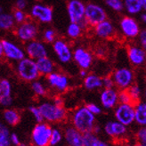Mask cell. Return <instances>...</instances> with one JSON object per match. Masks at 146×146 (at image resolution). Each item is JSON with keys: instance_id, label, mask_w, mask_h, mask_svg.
<instances>
[{"instance_id": "obj_52", "label": "cell", "mask_w": 146, "mask_h": 146, "mask_svg": "<svg viewBox=\"0 0 146 146\" xmlns=\"http://www.w3.org/2000/svg\"><path fill=\"white\" fill-rule=\"evenodd\" d=\"M123 146H135V145H133V144H130V143H127V144H124Z\"/></svg>"}, {"instance_id": "obj_32", "label": "cell", "mask_w": 146, "mask_h": 146, "mask_svg": "<svg viewBox=\"0 0 146 146\" xmlns=\"http://www.w3.org/2000/svg\"><path fill=\"white\" fill-rule=\"evenodd\" d=\"M31 89L34 94L38 96H45L46 94V88L40 80H34L31 82Z\"/></svg>"}, {"instance_id": "obj_37", "label": "cell", "mask_w": 146, "mask_h": 146, "mask_svg": "<svg viewBox=\"0 0 146 146\" xmlns=\"http://www.w3.org/2000/svg\"><path fill=\"white\" fill-rule=\"evenodd\" d=\"M62 137H64V135L62 133L61 130H59L58 128H53V132L50 140V145L55 146L58 143H60L62 140Z\"/></svg>"}, {"instance_id": "obj_16", "label": "cell", "mask_w": 146, "mask_h": 146, "mask_svg": "<svg viewBox=\"0 0 146 146\" xmlns=\"http://www.w3.org/2000/svg\"><path fill=\"white\" fill-rule=\"evenodd\" d=\"M24 50L26 56L31 58L35 61L38 60L39 58L48 56V49L46 44L43 41L38 40L36 38L26 43Z\"/></svg>"}, {"instance_id": "obj_34", "label": "cell", "mask_w": 146, "mask_h": 146, "mask_svg": "<svg viewBox=\"0 0 146 146\" xmlns=\"http://www.w3.org/2000/svg\"><path fill=\"white\" fill-rule=\"evenodd\" d=\"M127 91L130 94L131 97H132V100L134 102V104H135L137 103H139L141 96H142V89H141V87L138 85H136V84H133L127 89Z\"/></svg>"}, {"instance_id": "obj_33", "label": "cell", "mask_w": 146, "mask_h": 146, "mask_svg": "<svg viewBox=\"0 0 146 146\" xmlns=\"http://www.w3.org/2000/svg\"><path fill=\"white\" fill-rule=\"evenodd\" d=\"M105 4L110 9L116 13H121L125 10L123 0H105Z\"/></svg>"}, {"instance_id": "obj_38", "label": "cell", "mask_w": 146, "mask_h": 146, "mask_svg": "<svg viewBox=\"0 0 146 146\" xmlns=\"http://www.w3.org/2000/svg\"><path fill=\"white\" fill-rule=\"evenodd\" d=\"M119 104H135L127 89L120 90L119 92Z\"/></svg>"}, {"instance_id": "obj_4", "label": "cell", "mask_w": 146, "mask_h": 146, "mask_svg": "<svg viewBox=\"0 0 146 146\" xmlns=\"http://www.w3.org/2000/svg\"><path fill=\"white\" fill-rule=\"evenodd\" d=\"M13 31L16 38L21 42L26 44L36 38L39 33V27L36 21L31 18L23 23L17 24Z\"/></svg>"}, {"instance_id": "obj_41", "label": "cell", "mask_w": 146, "mask_h": 146, "mask_svg": "<svg viewBox=\"0 0 146 146\" xmlns=\"http://www.w3.org/2000/svg\"><path fill=\"white\" fill-rule=\"evenodd\" d=\"M103 85L104 88H112V87L115 86V83L112 76L108 75V76H104L103 78Z\"/></svg>"}, {"instance_id": "obj_19", "label": "cell", "mask_w": 146, "mask_h": 146, "mask_svg": "<svg viewBox=\"0 0 146 146\" xmlns=\"http://www.w3.org/2000/svg\"><path fill=\"white\" fill-rule=\"evenodd\" d=\"M94 33L98 38L110 39L114 36L116 30L114 24L107 19L94 27Z\"/></svg>"}, {"instance_id": "obj_5", "label": "cell", "mask_w": 146, "mask_h": 146, "mask_svg": "<svg viewBox=\"0 0 146 146\" xmlns=\"http://www.w3.org/2000/svg\"><path fill=\"white\" fill-rule=\"evenodd\" d=\"M0 55L9 62H17L26 57V53L16 43L5 38L0 41Z\"/></svg>"}, {"instance_id": "obj_39", "label": "cell", "mask_w": 146, "mask_h": 146, "mask_svg": "<svg viewBox=\"0 0 146 146\" xmlns=\"http://www.w3.org/2000/svg\"><path fill=\"white\" fill-rule=\"evenodd\" d=\"M136 140L144 146H146V126L141 127L136 132Z\"/></svg>"}, {"instance_id": "obj_54", "label": "cell", "mask_w": 146, "mask_h": 146, "mask_svg": "<svg viewBox=\"0 0 146 146\" xmlns=\"http://www.w3.org/2000/svg\"><path fill=\"white\" fill-rule=\"evenodd\" d=\"M144 97H145V99H146V88H145V90H144Z\"/></svg>"}, {"instance_id": "obj_1", "label": "cell", "mask_w": 146, "mask_h": 146, "mask_svg": "<svg viewBox=\"0 0 146 146\" xmlns=\"http://www.w3.org/2000/svg\"><path fill=\"white\" fill-rule=\"evenodd\" d=\"M71 123L73 127L83 134L93 132L96 126V115L93 114L86 106L78 107L71 115Z\"/></svg>"}, {"instance_id": "obj_11", "label": "cell", "mask_w": 146, "mask_h": 146, "mask_svg": "<svg viewBox=\"0 0 146 146\" xmlns=\"http://www.w3.org/2000/svg\"><path fill=\"white\" fill-rule=\"evenodd\" d=\"M114 116L116 120L124 124L125 126H131L135 122V109L133 104H119L115 107Z\"/></svg>"}, {"instance_id": "obj_9", "label": "cell", "mask_w": 146, "mask_h": 146, "mask_svg": "<svg viewBox=\"0 0 146 146\" xmlns=\"http://www.w3.org/2000/svg\"><path fill=\"white\" fill-rule=\"evenodd\" d=\"M115 86L119 90L128 89L134 84L135 75L133 70L127 67H120L116 69L111 74Z\"/></svg>"}, {"instance_id": "obj_8", "label": "cell", "mask_w": 146, "mask_h": 146, "mask_svg": "<svg viewBox=\"0 0 146 146\" xmlns=\"http://www.w3.org/2000/svg\"><path fill=\"white\" fill-rule=\"evenodd\" d=\"M30 17L40 23L48 24L54 19V10L51 6L42 4H34L30 10Z\"/></svg>"}, {"instance_id": "obj_46", "label": "cell", "mask_w": 146, "mask_h": 146, "mask_svg": "<svg viewBox=\"0 0 146 146\" xmlns=\"http://www.w3.org/2000/svg\"><path fill=\"white\" fill-rule=\"evenodd\" d=\"M11 143L15 146H18L21 143L20 138L16 134H11Z\"/></svg>"}, {"instance_id": "obj_10", "label": "cell", "mask_w": 146, "mask_h": 146, "mask_svg": "<svg viewBox=\"0 0 146 146\" xmlns=\"http://www.w3.org/2000/svg\"><path fill=\"white\" fill-rule=\"evenodd\" d=\"M119 31L124 38L127 39L137 38L141 32L139 23L131 15L123 16L119 20Z\"/></svg>"}, {"instance_id": "obj_48", "label": "cell", "mask_w": 146, "mask_h": 146, "mask_svg": "<svg viewBox=\"0 0 146 146\" xmlns=\"http://www.w3.org/2000/svg\"><path fill=\"white\" fill-rule=\"evenodd\" d=\"M87 75H88V73H87V70H79V76L85 78Z\"/></svg>"}, {"instance_id": "obj_45", "label": "cell", "mask_w": 146, "mask_h": 146, "mask_svg": "<svg viewBox=\"0 0 146 146\" xmlns=\"http://www.w3.org/2000/svg\"><path fill=\"white\" fill-rule=\"evenodd\" d=\"M28 6V1L27 0H16L15 4H14V8L25 10Z\"/></svg>"}, {"instance_id": "obj_13", "label": "cell", "mask_w": 146, "mask_h": 146, "mask_svg": "<svg viewBox=\"0 0 146 146\" xmlns=\"http://www.w3.org/2000/svg\"><path fill=\"white\" fill-rule=\"evenodd\" d=\"M85 13L86 5L81 0H70L68 2L67 13L70 23L86 24L85 21Z\"/></svg>"}, {"instance_id": "obj_17", "label": "cell", "mask_w": 146, "mask_h": 146, "mask_svg": "<svg viewBox=\"0 0 146 146\" xmlns=\"http://www.w3.org/2000/svg\"><path fill=\"white\" fill-rule=\"evenodd\" d=\"M127 56L135 67H140L146 62V51L140 45H129L127 47Z\"/></svg>"}, {"instance_id": "obj_14", "label": "cell", "mask_w": 146, "mask_h": 146, "mask_svg": "<svg viewBox=\"0 0 146 146\" xmlns=\"http://www.w3.org/2000/svg\"><path fill=\"white\" fill-rule=\"evenodd\" d=\"M46 82L51 88L59 93L65 92L70 86V78L68 76L57 70L46 76Z\"/></svg>"}, {"instance_id": "obj_7", "label": "cell", "mask_w": 146, "mask_h": 146, "mask_svg": "<svg viewBox=\"0 0 146 146\" xmlns=\"http://www.w3.org/2000/svg\"><path fill=\"white\" fill-rule=\"evenodd\" d=\"M105 20H107V13L103 6L96 3L86 5L85 21L87 25L94 28Z\"/></svg>"}, {"instance_id": "obj_3", "label": "cell", "mask_w": 146, "mask_h": 146, "mask_svg": "<svg viewBox=\"0 0 146 146\" xmlns=\"http://www.w3.org/2000/svg\"><path fill=\"white\" fill-rule=\"evenodd\" d=\"M44 120L50 123L60 122L66 119L67 111L63 105H57L54 102H44L39 106Z\"/></svg>"}, {"instance_id": "obj_21", "label": "cell", "mask_w": 146, "mask_h": 146, "mask_svg": "<svg viewBox=\"0 0 146 146\" xmlns=\"http://www.w3.org/2000/svg\"><path fill=\"white\" fill-rule=\"evenodd\" d=\"M64 139L69 146H85L84 134L74 127H68L64 130Z\"/></svg>"}, {"instance_id": "obj_26", "label": "cell", "mask_w": 146, "mask_h": 146, "mask_svg": "<svg viewBox=\"0 0 146 146\" xmlns=\"http://www.w3.org/2000/svg\"><path fill=\"white\" fill-rule=\"evenodd\" d=\"M125 11L130 15H136L143 11L142 0H123Z\"/></svg>"}, {"instance_id": "obj_27", "label": "cell", "mask_w": 146, "mask_h": 146, "mask_svg": "<svg viewBox=\"0 0 146 146\" xmlns=\"http://www.w3.org/2000/svg\"><path fill=\"white\" fill-rule=\"evenodd\" d=\"M135 122L141 127L146 126V102H139L135 104Z\"/></svg>"}, {"instance_id": "obj_24", "label": "cell", "mask_w": 146, "mask_h": 146, "mask_svg": "<svg viewBox=\"0 0 146 146\" xmlns=\"http://www.w3.org/2000/svg\"><path fill=\"white\" fill-rule=\"evenodd\" d=\"M15 20L13 18V13H1L0 14V29L5 31H13L16 27Z\"/></svg>"}, {"instance_id": "obj_51", "label": "cell", "mask_w": 146, "mask_h": 146, "mask_svg": "<svg viewBox=\"0 0 146 146\" xmlns=\"http://www.w3.org/2000/svg\"><path fill=\"white\" fill-rule=\"evenodd\" d=\"M135 146H144V145H143V144H141L139 143H137L136 144H135Z\"/></svg>"}, {"instance_id": "obj_15", "label": "cell", "mask_w": 146, "mask_h": 146, "mask_svg": "<svg viewBox=\"0 0 146 146\" xmlns=\"http://www.w3.org/2000/svg\"><path fill=\"white\" fill-rule=\"evenodd\" d=\"M73 61L80 70H89L94 62V56L88 49L78 46L73 50Z\"/></svg>"}, {"instance_id": "obj_36", "label": "cell", "mask_w": 146, "mask_h": 146, "mask_svg": "<svg viewBox=\"0 0 146 146\" xmlns=\"http://www.w3.org/2000/svg\"><path fill=\"white\" fill-rule=\"evenodd\" d=\"M12 13H13V15L14 20H15L16 24L23 23H24V21H26L28 19H30V18H29V16H28V14L26 13V12L24 10L14 8L13 10Z\"/></svg>"}, {"instance_id": "obj_6", "label": "cell", "mask_w": 146, "mask_h": 146, "mask_svg": "<svg viewBox=\"0 0 146 146\" xmlns=\"http://www.w3.org/2000/svg\"><path fill=\"white\" fill-rule=\"evenodd\" d=\"M53 128L47 123L38 122L31 132L32 146H49Z\"/></svg>"}, {"instance_id": "obj_2", "label": "cell", "mask_w": 146, "mask_h": 146, "mask_svg": "<svg viewBox=\"0 0 146 146\" xmlns=\"http://www.w3.org/2000/svg\"><path fill=\"white\" fill-rule=\"evenodd\" d=\"M15 72L21 80L31 83L40 76L36 61L28 56L15 62Z\"/></svg>"}, {"instance_id": "obj_47", "label": "cell", "mask_w": 146, "mask_h": 146, "mask_svg": "<svg viewBox=\"0 0 146 146\" xmlns=\"http://www.w3.org/2000/svg\"><path fill=\"white\" fill-rule=\"evenodd\" d=\"M53 102L55 104H57V105H63V101H62V99L61 98V97H59V96H56V97H54V99H53Z\"/></svg>"}, {"instance_id": "obj_31", "label": "cell", "mask_w": 146, "mask_h": 146, "mask_svg": "<svg viewBox=\"0 0 146 146\" xmlns=\"http://www.w3.org/2000/svg\"><path fill=\"white\" fill-rule=\"evenodd\" d=\"M12 96V83L9 79L2 78L0 80V97Z\"/></svg>"}, {"instance_id": "obj_49", "label": "cell", "mask_w": 146, "mask_h": 146, "mask_svg": "<svg viewBox=\"0 0 146 146\" xmlns=\"http://www.w3.org/2000/svg\"><path fill=\"white\" fill-rule=\"evenodd\" d=\"M140 19H141V21H142V23H143L144 25H146V13H145V12L143 13H141Z\"/></svg>"}, {"instance_id": "obj_20", "label": "cell", "mask_w": 146, "mask_h": 146, "mask_svg": "<svg viewBox=\"0 0 146 146\" xmlns=\"http://www.w3.org/2000/svg\"><path fill=\"white\" fill-rule=\"evenodd\" d=\"M104 132L110 137L119 139L127 135V127L119 122L118 120L108 121L104 125Z\"/></svg>"}, {"instance_id": "obj_43", "label": "cell", "mask_w": 146, "mask_h": 146, "mask_svg": "<svg viewBox=\"0 0 146 146\" xmlns=\"http://www.w3.org/2000/svg\"><path fill=\"white\" fill-rule=\"evenodd\" d=\"M86 106L87 107V109H88L93 114H94L96 116L101 114V112H102V109H101V107L98 106V105L96 104H87Z\"/></svg>"}, {"instance_id": "obj_29", "label": "cell", "mask_w": 146, "mask_h": 146, "mask_svg": "<svg viewBox=\"0 0 146 146\" xmlns=\"http://www.w3.org/2000/svg\"><path fill=\"white\" fill-rule=\"evenodd\" d=\"M84 143L85 146H110L106 142L101 140L97 134L94 132L84 134Z\"/></svg>"}, {"instance_id": "obj_23", "label": "cell", "mask_w": 146, "mask_h": 146, "mask_svg": "<svg viewBox=\"0 0 146 146\" xmlns=\"http://www.w3.org/2000/svg\"><path fill=\"white\" fill-rule=\"evenodd\" d=\"M83 85L85 88L89 91L99 89L104 86L103 78L94 73H90L85 78H83Z\"/></svg>"}, {"instance_id": "obj_25", "label": "cell", "mask_w": 146, "mask_h": 146, "mask_svg": "<svg viewBox=\"0 0 146 146\" xmlns=\"http://www.w3.org/2000/svg\"><path fill=\"white\" fill-rule=\"evenodd\" d=\"M87 24H82L78 23H70L67 27V36L69 38L71 39H77L80 38V36L83 34V31L86 30Z\"/></svg>"}, {"instance_id": "obj_50", "label": "cell", "mask_w": 146, "mask_h": 146, "mask_svg": "<svg viewBox=\"0 0 146 146\" xmlns=\"http://www.w3.org/2000/svg\"><path fill=\"white\" fill-rule=\"evenodd\" d=\"M143 2V11L146 13V0H142Z\"/></svg>"}, {"instance_id": "obj_40", "label": "cell", "mask_w": 146, "mask_h": 146, "mask_svg": "<svg viewBox=\"0 0 146 146\" xmlns=\"http://www.w3.org/2000/svg\"><path fill=\"white\" fill-rule=\"evenodd\" d=\"M29 111H31V113L33 115L34 119H36V122H43L44 120V118H43V115H42V112L40 111L39 107H36V106H31L29 108Z\"/></svg>"}, {"instance_id": "obj_18", "label": "cell", "mask_w": 146, "mask_h": 146, "mask_svg": "<svg viewBox=\"0 0 146 146\" xmlns=\"http://www.w3.org/2000/svg\"><path fill=\"white\" fill-rule=\"evenodd\" d=\"M100 101L103 107L106 110H111L117 106L119 102V91L112 88H104L100 94Z\"/></svg>"}, {"instance_id": "obj_22", "label": "cell", "mask_w": 146, "mask_h": 146, "mask_svg": "<svg viewBox=\"0 0 146 146\" xmlns=\"http://www.w3.org/2000/svg\"><path fill=\"white\" fill-rule=\"evenodd\" d=\"M40 76H48L52 72L55 71V64L50 57L46 56L39 58L36 61Z\"/></svg>"}, {"instance_id": "obj_53", "label": "cell", "mask_w": 146, "mask_h": 146, "mask_svg": "<svg viewBox=\"0 0 146 146\" xmlns=\"http://www.w3.org/2000/svg\"><path fill=\"white\" fill-rule=\"evenodd\" d=\"M18 146H26V144H24V143H20Z\"/></svg>"}, {"instance_id": "obj_30", "label": "cell", "mask_w": 146, "mask_h": 146, "mask_svg": "<svg viewBox=\"0 0 146 146\" xmlns=\"http://www.w3.org/2000/svg\"><path fill=\"white\" fill-rule=\"evenodd\" d=\"M11 143V134L6 126L1 124L0 125V146H10Z\"/></svg>"}, {"instance_id": "obj_44", "label": "cell", "mask_w": 146, "mask_h": 146, "mask_svg": "<svg viewBox=\"0 0 146 146\" xmlns=\"http://www.w3.org/2000/svg\"><path fill=\"white\" fill-rule=\"evenodd\" d=\"M0 104L3 107L8 108L13 104V97L12 96H7V97H0Z\"/></svg>"}, {"instance_id": "obj_42", "label": "cell", "mask_w": 146, "mask_h": 146, "mask_svg": "<svg viewBox=\"0 0 146 146\" xmlns=\"http://www.w3.org/2000/svg\"><path fill=\"white\" fill-rule=\"evenodd\" d=\"M137 38L139 45L146 51V30H142Z\"/></svg>"}, {"instance_id": "obj_28", "label": "cell", "mask_w": 146, "mask_h": 146, "mask_svg": "<svg viewBox=\"0 0 146 146\" xmlns=\"http://www.w3.org/2000/svg\"><path fill=\"white\" fill-rule=\"evenodd\" d=\"M3 118L7 125L16 126L21 120V115L16 110L6 108L3 112Z\"/></svg>"}, {"instance_id": "obj_12", "label": "cell", "mask_w": 146, "mask_h": 146, "mask_svg": "<svg viewBox=\"0 0 146 146\" xmlns=\"http://www.w3.org/2000/svg\"><path fill=\"white\" fill-rule=\"evenodd\" d=\"M52 48L56 58L61 63L66 64L73 60V50L65 39L57 38L52 44Z\"/></svg>"}, {"instance_id": "obj_35", "label": "cell", "mask_w": 146, "mask_h": 146, "mask_svg": "<svg viewBox=\"0 0 146 146\" xmlns=\"http://www.w3.org/2000/svg\"><path fill=\"white\" fill-rule=\"evenodd\" d=\"M56 36H57L56 32L52 28L46 29L42 34V38H43L44 42L48 43V44H53L57 39Z\"/></svg>"}]
</instances>
